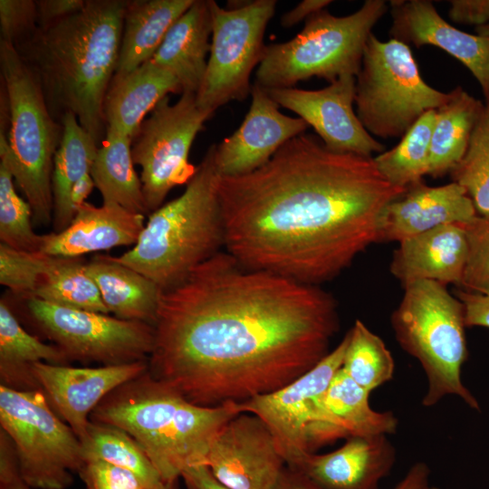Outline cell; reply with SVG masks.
Returning a JSON list of instances; mask_svg holds the SVG:
<instances>
[{
  "mask_svg": "<svg viewBox=\"0 0 489 489\" xmlns=\"http://www.w3.org/2000/svg\"><path fill=\"white\" fill-rule=\"evenodd\" d=\"M430 469L424 462L415 463L394 489H427Z\"/></svg>",
  "mask_w": 489,
  "mask_h": 489,
  "instance_id": "cell-49",
  "label": "cell"
},
{
  "mask_svg": "<svg viewBox=\"0 0 489 489\" xmlns=\"http://www.w3.org/2000/svg\"><path fill=\"white\" fill-rule=\"evenodd\" d=\"M455 296L464 305L466 327L489 329V292H472L461 289L455 292Z\"/></svg>",
  "mask_w": 489,
  "mask_h": 489,
  "instance_id": "cell-46",
  "label": "cell"
},
{
  "mask_svg": "<svg viewBox=\"0 0 489 489\" xmlns=\"http://www.w3.org/2000/svg\"><path fill=\"white\" fill-rule=\"evenodd\" d=\"M472 199L479 216L489 215V102H484L466 152L450 173Z\"/></svg>",
  "mask_w": 489,
  "mask_h": 489,
  "instance_id": "cell-37",
  "label": "cell"
},
{
  "mask_svg": "<svg viewBox=\"0 0 489 489\" xmlns=\"http://www.w3.org/2000/svg\"><path fill=\"white\" fill-rule=\"evenodd\" d=\"M427 489H440V488L436 487V486H430V485H429Z\"/></svg>",
  "mask_w": 489,
  "mask_h": 489,
  "instance_id": "cell-54",
  "label": "cell"
},
{
  "mask_svg": "<svg viewBox=\"0 0 489 489\" xmlns=\"http://www.w3.org/2000/svg\"><path fill=\"white\" fill-rule=\"evenodd\" d=\"M195 0H127L115 73L150 60L173 24Z\"/></svg>",
  "mask_w": 489,
  "mask_h": 489,
  "instance_id": "cell-27",
  "label": "cell"
},
{
  "mask_svg": "<svg viewBox=\"0 0 489 489\" xmlns=\"http://www.w3.org/2000/svg\"><path fill=\"white\" fill-rule=\"evenodd\" d=\"M0 489H34L23 479L7 434L0 429Z\"/></svg>",
  "mask_w": 489,
  "mask_h": 489,
  "instance_id": "cell-43",
  "label": "cell"
},
{
  "mask_svg": "<svg viewBox=\"0 0 489 489\" xmlns=\"http://www.w3.org/2000/svg\"><path fill=\"white\" fill-rule=\"evenodd\" d=\"M465 229L468 257L460 288L472 292H489V215H477L462 225Z\"/></svg>",
  "mask_w": 489,
  "mask_h": 489,
  "instance_id": "cell-40",
  "label": "cell"
},
{
  "mask_svg": "<svg viewBox=\"0 0 489 489\" xmlns=\"http://www.w3.org/2000/svg\"><path fill=\"white\" fill-rule=\"evenodd\" d=\"M348 334L315 367L271 393L238 403L241 413L261 418L272 432L287 466L296 467L308 455L335 441L323 408V397L341 368Z\"/></svg>",
  "mask_w": 489,
  "mask_h": 489,
  "instance_id": "cell-11",
  "label": "cell"
},
{
  "mask_svg": "<svg viewBox=\"0 0 489 489\" xmlns=\"http://www.w3.org/2000/svg\"><path fill=\"white\" fill-rule=\"evenodd\" d=\"M331 3V0H303L294 8L283 14L281 25L285 28L296 25L300 22L305 21L314 13L325 9Z\"/></svg>",
  "mask_w": 489,
  "mask_h": 489,
  "instance_id": "cell-47",
  "label": "cell"
},
{
  "mask_svg": "<svg viewBox=\"0 0 489 489\" xmlns=\"http://www.w3.org/2000/svg\"><path fill=\"white\" fill-rule=\"evenodd\" d=\"M41 389L0 386V425L10 437L20 474L34 489H67L83 464L82 443Z\"/></svg>",
  "mask_w": 489,
  "mask_h": 489,
  "instance_id": "cell-10",
  "label": "cell"
},
{
  "mask_svg": "<svg viewBox=\"0 0 489 489\" xmlns=\"http://www.w3.org/2000/svg\"><path fill=\"white\" fill-rule=\"evenodd\" d=\"M78 475L86 489H149L132 472L101 460L84 461Z\"/></svg>",
  "mask_w": 489,
  "mask_h": 489,
  "instance_id": "cell-42",
  "label": "cell"
},
{
  "mask_svg": "<svg viewBox=\"0 0 489 489\" xmlns=\"http://www.w3.org/2000/svg\"><path fill=\"white\" fill-rule=\"evenodd\" d=\"M406 190L373 158L304 132L256 170L219 177L225 252L247 269L320 285L379 243L385 207Z\"/></svg>",
  "mask_w": 489,
  "mask_h": 489,
  "instance_id": "cell-2",
  "label": "cell"
},
{
  "mask_svg": "<svg viewBox=\"0 0 489 489\" xmlns=\"http://www.w3.org/2000/svg\"><path fill=\"white\" fill-rule=\"evenodd\" d=\"M85 264L82 257L57 256L30 297L67 308L110 313Z\"/></svg>",
  "mask_w": 489,
  "mask_h": 489,
  "instance_id": "cell-33",
  "label": "cell"
},
{
  "mask_svg": "<svg viewBox=\"0 0 489 489\" xmlns=\"http://www.w3.org/2000/svg\"><path fill=\"white\" fill-rule=\"evenodd\" d=\"M148 369L147 360L96 368L37 362L33 365V374L52 408L82 441L87 434L90 416L99 403Z\"/></svg>",
  "mask_w": 489,
  "mask_h": 489,
  "instance_id": "cell-17",
  "label": "cell"
},
{
  "mask_svg": "<svg viewBox=\"0 0 489 489\" xmlns=\"http://www.w3.org/2000/svg\"><path fill=\"white\" fill-rule=\"evenodd\" d=\"M395 461L388 436H354L334 451L306 455L292 469L321 489H379Z\"/></svg>",
  "mask_w": 489,
  "mask_h": 489,
  "instance_id": "cell-21",
  "label": "cell"
},
{
  "mask_svg": "<svg viewBox=\"0 0 489 489\" xmlns=\"http://www.w3.org/2000/svg\"><path fill=\"white\" fill-rule=\"evenodd\" d=\"M33 213L27 201L15 191L14 177L0 158V240L17 250L42 252L44 235L33 227Z\"/></svg>",
  "mask_w": 489,
  "mask_h": 489,
  "instance_id": "cell-38",
  "label": "cell"
},
{
  "mask_svg": "<svg viewBox=\"0 0 489 489\" xmlns=\"http://www.w3.org/2000/svg\"><path fill=\"white\" fill-rule=\"evenodd\" d=\"M37 25L45 29L79 12L86 0H36Z\"/></svg>",
  "mask_w": 489,
  "mask_h": 489,
  "instance_id": "cell-44",
  "label": "cell"
},
{
  "mask_svg": "<svg viewBox=\"0 0 489 489\" xmlns=\"http://www.w3.org/2000/svg\"><path fill=\"white\" fill-rule=\"evenodd\" d=\"M388 11L383 0H367L351 14L336 16L322 9L305 20L292 39L265 45L255 84L265 90L292 88L312 77L330 83L357 76L373 27Z\"/></svg>",
  "mask_w": 489,
  "mask_h": 489,
  "instance_id": "cell-8",
  "label": "cell"
},
{
  "mask_svg": "<svg viewBox=\"0 0 489 489\" xmlns=\"http://www.w3.org/2000/svg\"><path fill=\"white\" fill-rule=\"evenodd\" d=\"M149 372L193 404L273 392L330 353L338 305L319 285L242 266L219 252L163 292Z\"/></svg>",
  "mask_w": 489,
  "mask_h": 489,
  "instance_id": "cell-1",
  "label": "cell"
},
{
  "mask_svg": "<svg viewBox=\"0 0 489 489\" xmlns=\"http://www.w3.org/2000/svg\"><path fill=\"white\" fill-rule=\"evenodd\" d=\"M0 80L9 98L10 125L0 133V158L33 213V223L53 221L52 173L62 125L50 114L37 81L14 46L0 40Z\"/></svg>",
  "mask_w": 489,
  "mask_h": 489,
  "instance_id": "cell-7",
  "label": "cell"
},
{
  "mask_svg": "<svg viewBox=\"0 0 489 489\" xmlns=\"http://www.w3.org/2000/svg\"><path fill=\"white\" fill-rule=\"evenodd\" d=\"M250 95L251 105L242 124L216 146V167L221 177L256 170L309 127L302 119L282 113L279 105L258 84H253Z\"/></svg>",
  "mask_w": 489,
  "mask_h": 489,
  "instance_id": "cell-18",
  "label": "cell"
},
{
  "mask_svg": "<svg viewBox=\"0 0 489 489\" xmlns=\"http://www.w3.org/2000/svg\"><path fill=\"white\" fill-rule=\"evenodd\" d=\"M341 369L360 387L371 392L391 380L395 363L391 352L379 336L360 320L347 332Z\"/></svg>",
  "mask_w": 489,
  "mask_h": 489,
  "instance_id": "cell-36",
  "label": "cell"
},
{
  "mask_svg": "<svg viewBox=\"0 0 489 489\" xmlns=\"http://www.w3.org/2000/svg\"><path fill=\"white\" fill-rule=\"evenodd\" d=\"M85 267L109 312L153 326L163 292L154 282L110 255H96Z\"/></svg>",
  "mask_w": 489,
  "mask_h": 489,
  "instance_id": "cell-26",
  "label": "cell"
},
{
  "mask_svg": "<svg viewBox=\"0 0 489 489\" xmlns=\"http://www.w3.org/2000/svg\"><path fill=\"white\" fill-rule=\"evenodd\" d=\"M468 257L462 225H445L399 242L389 264L403 287L417 281L461 286Z\"/></svg>",
  "mask_w": 489,
  "mask_h": 489,
  "instance_id": "cell-22",
  "label": "cell"
},
{
  "mask_svg": "<svg viewBox=\"0 0 489 489\" xmlns=\"http://www.w3.org/2000/svg\"><path fill=\"white\" fill-rule=\"evenodd\" d=\"M477 215L472 199L459 184L452 181L429 187L420 180L385 207L379 243H399L441 225L467 224Z\"/></svg>",
  "mask_w": 489,
  "mask_h": 489,
  "instance_id": "cell-20",
  "label": "cell"
},
{
  "mask_svg": "<svg viewBox=\"0 0 489 489\" xmlns=\"http://www.w3.org/2000/svg\"><path fill=\"white\" fill-rule=\"evenodd\" d=\"M241 413L238 403L193 404L147 370L107 395L90 420L123 429L140 446L163 481L204 465L220 429Z\"/></svg>",
  "mask_w": 489,
  "mask_h": 489,
  "instance_id": "cell-4",
  "label": "cell"
},
{
  "mask_svg": "<svg viewBox=\"0 0 489 489\" xmlns=\"http://www.w3.org/2000/svg\"><path fill=\"white\" fill-rule=\"evenodd\" d=\"M211 35L210 0H195L169 28L151 58L174 74L182 93H197L207 67Z\"/></svg>",
  "mask_w": 489,
  "mask_h": 489,
  "instance_id": "cell-25",
  "label": "cell"
},
{
  "mask_svg": "<svg viewBox=\"0 0 489 489\" xmlns=\"http://www.w3.org/2000/svg\"><path fill=\"white\" fill-rule=\"evenodd\" d=\"M369 394L341 368L334 375L323 397V408L336 440L396 433L398 418L391 411L374 410Z\"/></svg>",
  "mask_w": 489,
  "mask_h": 489,
  "instance_id": "cell-28",
  "label": "cell"
},
{
  "mask_svg": "<svg viewBox=\"0 0 489 489\" xmlns=\"http://www.w3.org/2000/svg\"><path fill=\"white\" fill-rule=\"evenodd\" d=\"M145 226L144 215L117 204L84 203L69 226L44 235L42 252L59 257H82L92 252L135 244Z\"/></svg>",
  "mask_w": 489,
  "mask_h": 489,
  "instance_id": "cell-23",
  "label": "cell"
},
{
  "mask_svg": "<svg viewBox=\"0 0 489 489\" xmlns=\"http://www.w3.org/2000/svg\"><path fill=\"white\" fill-rule=\"evenodd\" d=\"M94 187L95 184L90 173L73 185L70 192L69 203L74 216L80 206L86 203Z\"/></svg>",
  "mask_w": 489,
  "mask_h": 489,
  "instance_id": "cell-50",
  "label": "cell"
},
{
  "mask_svg": "<svg viewBox=\"0 0 489 489\" xmlns=\"http://www.w3.org/2000/svg\"><path fill=\"white\" fill-rule=\"evenodd\" d=\"M436 110L424 113L389 150L373 157L379 173L392 185L407 188L427 175Z\"/></svg>",
  "mask_w": 489,
  "mask_h": 489,
  "instance_id": "cell-35",
  "label": "cell"
},
{
  "mask_svg": "<svg viewBox=\"0 0 489 489\" xmlns=\"http://www.w3.org/2000/svg\"><path fill=\"white\" fill-rule=\"evenodd\" d=\"M274 489H321L301 472L286 467Z\"/></svg>",
  "mask_w": 489,
  "mask_h": 489,
  "instance_id": "cell-51",
  "label": "cell"
},
{
  "mask_svg": "<svg viewBox=\"0 0 489 489\" xmlns=\"http://www.w3.org/2000/svg\"><path fill=\"white\" fill-rule=\"evenodd\" d=\"M214 112L200 108L197 93L184 92L171 104L163 98L140 124L131 139L134 165L149 215L159 208L168 192L187 184L196 172L188 160L194 139Z\"/></svg>",
  "mask_w": 489,
  "mask_h": 489,
  "instance_id": "cell-12",
  "label": "cell"
},
{
  "mask_svg": "<svg viewBox=\"0 0 489 489\" xmlns=\"http://www.w3.org/2000/svg\"><path fill=\"white\" fill-rule=\"evenodd\" d=\"M178 480L174 481H162L157 486L151 489H178Z\"/></svg>",
  "mask_w": 489,
  "mask_h": 489,
  "instance_id": "cell-52",
  "label": "cell"
},
{
  "mask_svg": "<svg viewBox=\"0 0 489 489\" xmlns=\"http://www.w3.org/2000/svg\"><path fill=\"white\" fill-rule=\"evenodd\" d=\"M81 443L83 462L101 460L129 470L149 489L163 481L140 446L121 428L90 420L86 436Z\"/></svg>",
  "mask_w": 489,
  "mask_h": 489,
  "instance_id": "cell-34",
  "label": "cell"
},
{
  "mask_svg": "<svg viewBox=\"0 0 489 489\" xmlns=\"http://www.w3.org/2000/svg\"><path fill=\"white\" fill-rule=\"evenodd\" d=\"M484 102L457 86L436 110L427 175L434 178L451 173L463 159Z\"/></svg>",
  "mask_w": 489,
  "mask_h": 489,
  "instance_id": "cell-29",
  "label": "cell"
},
{
  "mask_svg": "<svg viewBox=\"0 0 489 489\" xmlns=\"http://www.w3.org/2000/svg\"><path fill=\"white\" fill-rule=\"evenodd\" d=\"M403 288L390 324L399 346L418 360L427 377L422 405L433 407L446 396L455 395L479 410L478 401L461 379L468 356L462 302L446 284L435 281H417Z\"/></svg>",
  "mask_w": 489,
  "mask_h": 489,
  "instance_id": "cell-6",
  "label": "cell"
},
{
  "mask_svg": "<svg viewBox=\"0 0 489 489\" xmlns=\"http://www.w3.org/2000/svg\"><path fill=\"white\" fill-rule=\"evenodd\" d=\"M187 489H229L221 484L206 465L192 466L181 475Z\"/></svg>",
  "mask_w": 489,
  "mask_h": 489,
  "instance_id": "cell-48",
  "label": "cell"
},
{
  "mask_svg": "<svg viewBox=\"0 0 489 489\" xmlns=\"http://www.w3.org/2000/svg\"><path fill=\"white\" fill-rule=\"evenodd\" d=\"M61 124L62 137L54 155L52 173V223L54 233L65 230L74 218L69 203L71 189L79 179L91 174L99 149L73 113H66Z\"/></svg>",
  "mask_w": 489,
  "mask_h": 489,
  "instance_id": "cell-32",
  "label": "cell"
},
{
  "mask_svg": "<svg viewBox=\"0 0 489 489\" xmlns=\"http://www.w3.org/2000/svg\"><path fill=\"white\" fill-rule=\"evenodd\" d=\"M476 34L489 37V21L486 24L475 28Z\"/></svg>",
  "mask_w": 489,
  "mask_h": 489,
  "instance_id": "cell-53",
  "label": "cell"
},
{
  "mask_svg": "<svg viewBox=\"0 0 489 489\" xmlns=\"http://www.w3.org/2000/svg\"><path fill=\"white\" fill-rule=\"evenodd\" d=\"M448 98L422 78L409 45L370 34L356 76V114L368 132L402 138L427 111Z\"/></svg>",
  "mask_w": 489,
  "mask_h": 489,
  "instance_id": "cell-9",
  "label": "cell"
},
{
  "mask_svg": "<svg viewBox=\"0 0 489 489\" xmlns=\"http://www.w3.org/2000/svg\"><path fill=\"white\" fill-rule=\"evenodd\" d=\"M204 465L229 489H274L287 467L268 427L246 412L216 434Z\"/></svg>",
  "mask_w": 489,
  "mask_h": 489,
  "instance_id": "cell-15",
  "label": "cell"
},
{
  "mask_svg": "<svg viewBox=\"0 0 489 489\" xmlns=\"http://www.w3.org/2000/svg\"><path fill=\"white\" fill-rule=\"evenodd\" d=\"M168 93H182L177 79L151 59L126 73H114L102 110L107 127L129 138L156 105Z\"/></svg>",
  "mask_w": 489,
  "mask_h": 489,
  "instance_id": "cell-24",
  "label": "cell"
},
{
  "mask_svg": "<svg viewBox=\"0 0 489 489\" xmlns=\"http://www.w3.org/2000/svg\"><path fill=\"white\" fill-rule=\"evenodd\" d=\"M37 28L35 1L0 0V40L15 46Z\"/></svg>",
  "mask_w": 489,
  "mask_h": 489,
  "instance_id": "cell-41",
  "label": "cell"
},
{
  "mask_svg": "<svg viewBox=\"0 0 489 489\" xmlns=\"http://www.w3.org/2000/svg\"><path fill=\"white\" fill-rule=\"evenodd\" d=\"M355 91L352 75L341 76L320 90H266L279 107L293 111L313 128L330 150L373 158L385 146L368 132L354 111Z\"/></svg>",
  "mask_w": 489,
  "mask_h": 489,
  "instance_id": "cell-16",
  "label": "cell"
},
{
  "mask_svg": "<svg viewBox=\"0 0 489 489\" xmlns=\"http://www.w3.org/2000/svg\"><path fill=\"white\" fill-rule=\"evenodd\" d=\"M37 362L67 365L69 360L57 346L46 344L27 332L6 301L1 299V385L16 390L41 389L33 374V365Z\"/></svg>",
  "mask_w": 489,
  "mask_h": 489,
  "instance_id": "cell-30",
  "label": "cell"
},
{
  "mask_svg": "<svg viewBox=\"0 0 489 489\" xmlns=\"http://www.w3.org/2000/svg\"><path fill=\"white\" fill-rule=\"evenodd\" d=\"M57 256L26 252L0 244V283L20 298L33 295L42 276Z\"/></svg>",
  "mask_w": 489,
  "mask_h": 489,
  "instance_id": "cell-39",
  "label": "cell"
},
{
  "mask_svg": "<svg viewBox=\"0 0 489 489\" xmlns=\"http://www.w3.org/2000/svg\"><path fill=\"white\" fill-rule=\"evenodd\" d=\"M127 0H86L79 12L14 46L43 91L52 117L73 113L100 147L103 100L115 73Z\"/></svg>",
  "mask_w": 489,
  "mask_h": 489,
  "instance_id": "cell-3",
  "label": "cell"
},
{
  "mask_svg": "<svg viewBox=\"0 0 489 489\" xmlns=\"http://www.w3.org/2000/svg\"><path fill=\"white\" fill-rule=\"evenodd\" d=\"M216 146L207 149L185 191L149 214L134 246L112 256L148 277L162 292L182 283L195 268L225 247Z\"/></svg>",
  "mask_w": 489,
  "mask_h": 489,
  "instance_id": "cell-5",
  "label": "cell"
},
{
  "mask_svg": "<svg viewBox=\"0 0 489 489\" xmlns=\"http://www.w3.org/2000/svg\"><path fill=\"white\" fill-rule=\"evenodd\" d=\"M389 36L417 48L438 47L464 64L489 102V37L471 34L448 24L431 1H390Z\"/></svg>",
  "mask_w": 489,
  "mask_h": 489,
  "instance_id": "cell-19",
  "label": "cell"
},
{
  "mask_svg": "<svg viewBox=\"0 0 489 489\" xmlns=\"http://www.w3.org/2000/svg\"><path fill=\"white\" fill-rule=\"evenodd\" d=\"M91 176L103 204H117L135 213L149 214L139 177L134 169L131 138L107 127L93 160Z\"/></svg>",
  "mask_w": 489,
  "mask_h": 489,
  "instance_id": "cell-31",
  "label": "cell"
},
{
  "mask_svg": "<svg viewBox=\"0 0 489 489\" xmlns=\"http://www.w3.org/2000/svg\"><path fill=\"white\" fill-rule=\"evenodd\" d=\"M449 3L448 15L455 23L480 27L489 21V0H452Z\"/></svg>",
  "mask_w": 489,
  "mask_h": 489,
  "instance_id": "cell-45",
  "label": "cell"
},
{
  "mask_svg": "<svg viewBox=\"0 0 489 489\" xmlns=\"http://www.w3.org/2000/svg\"><path fill=\"white\" fill-rule=\"evenodd\" d=\"M32 323L69 361L116 365L146 360L154 344L152 325L91 311L21 298Z\"/></svg>",
  "mask_w": 489,
  "mask_h": 489,
  "instance_id": "cell-14",
  "label": "cell"
},
{
  "mask_svg": "<svg viewBox=\"0 0 489 489\" xmlns=\"http://www.w3.org/2000/svg\"><path fill=\"white\" fill-rule=\"evenodd\" d=\"M276 3L254 0L237 8L224 9L210 0L211 46L205 77L197 93L200 108L215 112L251 94V73L262 61L264 32L275 13Z\"/></svg>",
  "mask_w": 489,
  "mask_h": 489,
  "instance_id": "cell-13",
  "label": "cell"
}]
</instances>
